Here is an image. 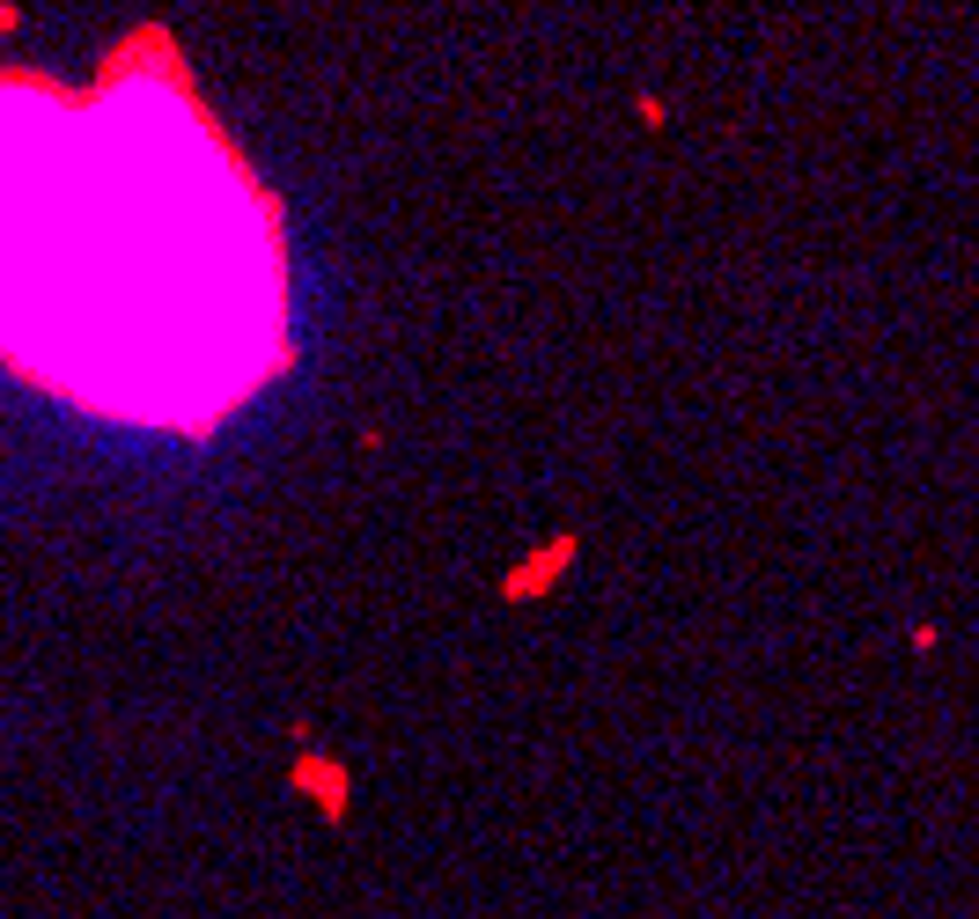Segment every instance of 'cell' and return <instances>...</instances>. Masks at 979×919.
I'll use <instances>...</instances> for the list:
<instances>
[{
  "instance_id": "cell-1",
  "label": "cell",
  "mask_w": 979,
  "mask_h": 919,
  "mask_svg": "<svg viewBox=\"0 0 979 919\" xmlns=\"http://www.w3.org/2000/svg\"><path fill=\"white\" fill-rule=\"evenodd\" d=\"M266 206L185 97H0V354L119 419L207 427L280 354Z\"/></svg>"
}]
</instances>
